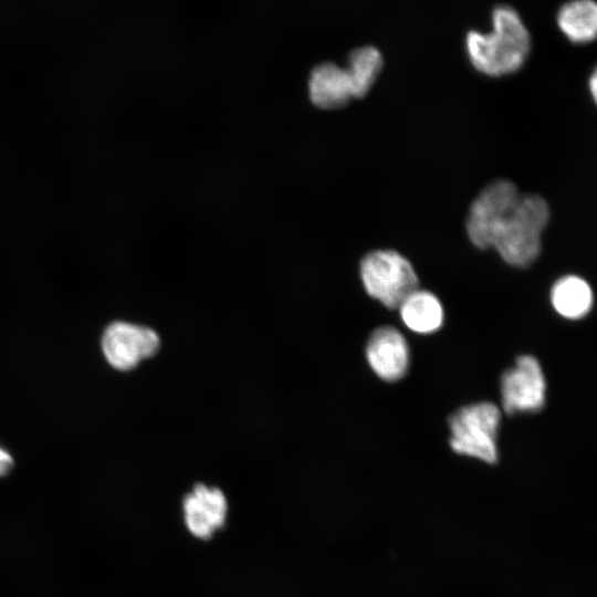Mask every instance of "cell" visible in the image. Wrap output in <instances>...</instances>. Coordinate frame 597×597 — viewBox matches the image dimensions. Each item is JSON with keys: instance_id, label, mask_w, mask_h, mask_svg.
<instances>
[{"instance_id": "9a60e30c", "label": "cell", "mask_w": 597, "mask_h": 597, "mask_svg": "<svg viewBox=\"0 0 597 597\" xmlns=\"http://www.w3.org/2000/svg\"><path fill=\"white\" fill-rule=\"evenodd\" d=\"M12 467V457L6 450L0 448V476L8 474Z\"/></svg>"}, {"instance_id": "2e32d148", "label": "cell", "mask_w": 597, "mask_h": 597, "mask_svg": "<svg viewBox=\"0 0 597 597\" xmlns=\"http://www.w3.org/2000/svg\"><path fill=\"white\" fill-rule=\"evenodd\" d=\"M589 87H590V92H591V95L596 100V86H597V78H596V73H594L589 80Z\"/></svg>"}, {"instance_id": "277c9868", "label": "cell", "mask_w": 597, "mask_h": 597, "mask_svg": "<svg viewBox=\"0 0 597 597\" xmlns=\"http://www.w3.org/2000/svg\"><path fill=\"white\" fill-rule=\"evenodd\" d=\"M360 276L366 292L391 310L418 289L413 266L394 250L368 253L360 262Z\"/></svg>"}, {"instance_id": "7c38bea8", "label": "cell", "mask_w": 597, "mask_h": 597, "mask_svg": "<svg viewBox=\"0 0 597 597\" xmlns=\"http://www.w3.org/2000/svg\"><path fill=\"white\" fill-rule=\"evenodd\" d=\"M551 301L561 316L568 320H578L590 311L593 292L584 279L576 275H566L553 285Z\"/></svg>"}, {"instance_id": "5bb4252c", "label": "cell", "mask_w": 597, "mask_h": 597, "mask_svg": "<svg viewBox=\"0 0 597 597\" xmlns=\"http://www.w3.org/2000/svg\"><path fill=\"white\" fill-rule=\"evenodd\" d=\"M345 69L352 85L353 97H364L376 82L381 69L383 56L373 46H364L354 50Z\"/></svg>"}, {"instance_id": "52a82bcc", "label": "cell", "mask_w": 597, "mask_h": 597, "mask_svg": "<svg viewBox=\"0 0 597 597\" xmlns=\"http://www.w3.org/2000/svg\"><path fill=\"white\" fill-rule=\"evenodd\" d=\"M158 334L146 326L114 322L102 337V349L107 362L116 369L129 370L159 348Z\"/></svg>"}, {"instance_id": "4fadbf2b", "label": "cell", "mask_w": 597, "mask_h": 597, "mask_svg": "<svg viewBox=\"0 0 597 597\" xmlns=\"http://www.w3.org/2000/svg\"><path fill=\"white\" fill-rule=\"evenodd\" d=\"M557 22L563 33L573 42L593 41L597 32V7L593 0H573L564 4Z\"/></svg>"}, {"instance_id": "8fae6325", "label": "cell", "mask_w": 597, "mask_h": 597, "mask_svg": "<svg viewBox=\"0 0 597 597\" xmlns=\"http://www.w3.org/2000/svg\"><path fill=\"white\" fill-rule=\"evenodd\" d=\"M398 310L404 324L415 333H433L443 323L442 305L428 291L415 290L400 303Z\"/></svg>"}, {"instance_id": "9c48e42d", "label": "cell", "mask_w": 597, "mask_h": 597, "mask_svg": "<svg viewBox=\"0 0 597 597\" xmlns=\"http://www.w3.org/2000/svg\"><path fill=\"white\" fill-rule=\"evenodd\" d=\"M374 373L386 381L402 378L409 366V347L402 334L391 326L375 329L366 346Z\"/></svg>"}, {"instance_id": "5b68a950", "label": "cell", "mask_w": 597, "mask_h": 597, "mask_svg": "<svg viewBox=\"0 0 597 597\" xmlns=\"http://www.w3.org/2000/svg\"><path fill=\"white\" fill-rule=\"evenodd\" d=\"M516 186L505 179L489 184L474 199L467 218V233L479 249L491 248L492 234L520 198Z\"/></svg>"}, {"instance_id": "6da1fadb", "label": "cell", "mask_w": 597, "mask_h": 597, "mask_svg": "<svg viewBox=\"0 0 597 597\" xmlns=\"http://www.w3.org/2000/svg\"><path fill=\"white\" fill-rule=\"evenodd\" d=\"M493 29L483 34L467 35V51L473 66L490 76L517 71L530 52L531 39L519 13L510 7H499L492 15Z\"/></svg>"}, {"instance_id": "8992f818", "label": "cell", "mask_w": 597, "mask_h": 597, "mask_svg": "<svg viewBox=\"0 0 597 597\" xmlns=\"http://www.w3.org/2000/svg\"><path fill=\"white\" fill-rule=\"evenodd\" d=\"M546 383L538 360L520 356L501 378L502 406L506 413L536 412L545 404Z\"/></svg>"}, {"instance_id": "3957f363", "label": "cell", "mask_w": 597, "mask_h": 597, "mask_svg": "<svg viewBox=\"0 0 597 597\" xmlns=\"http://www.w3.org/2000/svg\"><path fill=\"white\" fill-rule=\"evenodd\" d=\"M501 411L492 402L463 406L449 418L450 447L463 455L489 464L498 461V430Z\"/></svg>"}, {"instance_id": "7a4b0ae2", "label": "cell", "mask_w": 597, "mask_h": 597, "mask_svg": "<svg viewBox=\"0 0 597 597\" xmlns=\"http://www.w3.org/2000/svg\"><path fill=\"white\" fill-rule=\"evenodd\" d=\"M549 219L545 199L537 195H521L512 210L500 221L492 234L491 248L509 264L525 268L541 252V237Z\"/></svg>"}, {"instance_id": "30bf717a", "label": "cell", "mask_w": 597, "mask_h": 597, "mask_svg": "<svg viewBox=\"0 0 597 597\" xmlns=\"http://www.w3.org/2000/svg\"><path fill=\"white\" fill-rule=\"evenodd\" d=\"M308 91L312 103L323 109L343 107L354 98L346 70L334 63H322L313 69Z\"/></svg>"}, {"instance_id": "ba28073f", "label": "cell", "mask_w": 597, "mask_h": 597, "mask_svg": "<svg viewBox=\"0 0 597 597\" xmlns=\"http://www.w3.org/2000/svg\"><path fill=\"white\" fill-rule=\"evenodd\" d=\"M184 523L198 540L208 541L227 521L228 502L217 486L197 483L182 499Z\"/></svg>"}]
</instances>
